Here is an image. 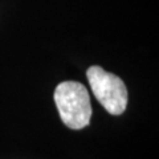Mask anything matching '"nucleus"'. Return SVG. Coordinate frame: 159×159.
<instances>
[{"mask_svg": "<svg viewBox=\"0 0 159 159\" xmlns=\"http://www.w3.org/2000/svg\"><path fill=\"white\" fill-rule=\"evenodd\" d=\"M54 102L62 122L73 130L89 125L92 118V103L86 88L80 82L65 81L54 90Z\"/></svg>", "mask_w": 159, "mask_h": 159, "instance_id": "obj_1", "label": "nucleus"}, {"mask_svg": "<svg viewBox=\"0 0 159 159\" xmlns=\"http://www.w3.org/2000/svg\"><path fill=\"white\" fill-rule=\"evenodd\" d=\"M92 92L98 102L113 116H119L127 106V89L125 82L116 74L101 66H90L86 72Z\"/></svg>", "mask_w": 159, "mask_h": 159, "instance_id": "obj_2", "label": "nucleus"}]
</instances>
